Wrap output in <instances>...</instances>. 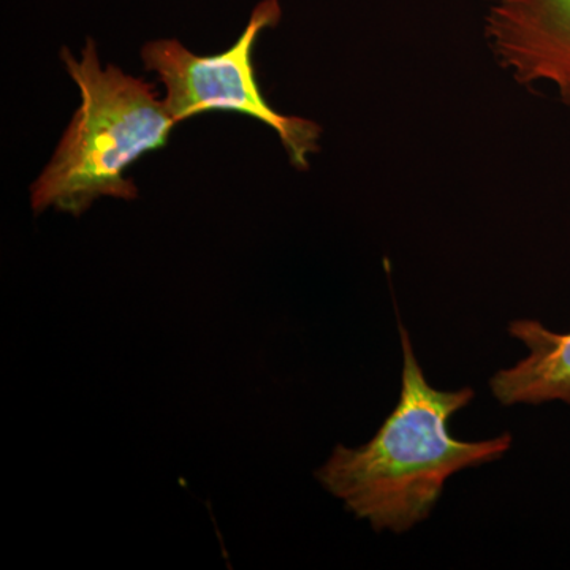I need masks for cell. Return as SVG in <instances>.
Listing matches in <instances>:
<instances>
[{
	"label": "cell",
	"mask_w": 570,
	"mask_h": 570,
	"mask_svg": "<svg viewBox=\"0 0 570 570\" xmlns=\"http://www.w3.org/2000/svg\"><path fill=\"white\" fill-rule=\"evenodd\" d=\"M403 387L376 436L358 449L337 445L316 478L356 519L376 531L404 532L426 520L445 480L461 469L497 461L512 445L509 433L464 442L449 433V420L474 400V390L441 392L428 384L400 322Z\"/></svg>",
	"instance_id": "6da1fadb"
},
{
	"label": "cell",
	"mask_w": 570,
	"mask_h": 570,
	"mask_svg": "<svg viewBox=\"0 0 570 570\" xmlns=\"http://www.w3.org/2000/svg\"><path fill=\"white\" fill-rule=\"evenodd\" d=\"M281 20L277 0L255 7L249 24L227 51L197 56L178 40H154L141 48L145 69L156 71L165 86L164 104L175 121L205 111L243 112L272 127L283 141L288 159L299 170L309 167L307 156L316 153L321 127L307 119L284 116L264 99L253 63L255 40Z\"/></svg>",
	"instance_id": "3957f363"
},
{
	"label": "cell",
	"mask_w": 570,
	"mask_h": 570,
	"mask_svg": "<svg viewBox=\"0 0 570 570\" xmlns=\"http://www.w3.org/2000/svg\"><path fill=\"white\" fill-rule=\"evenodd\" d=\"M509 332L527 344L530 356L491 377V392L499 403L570 404V333L558 335L535 321L512 322Z\"/></svg>",
	"instance_id": "5b68a950"
},
{
	"label": "cell",
	"mask_w": 570,
	"mask_h": 570,
	"mask_svg": "<svg viewBox=\"0 0 570 570\" xmlns=\"http://www.w3.org/2000/svg\"><path fill=\"white\" fill-rule=\"evenodd\" d=\"M487 36L521 85H547L570 107V0H494Z\"/></svg>",
	"instance_id": "277c9868"
},
{
	"label": "cell",
	"mask_w": 570,
	"mask_h": 570,
	"mask_svg": "<svg viewBox=\"0 0 570 570\" xmlns=\"http://www.w3.org/2000/svg\"><path fill=\"white\" fill-rule=\"evenodd\" d=\"M81 55L78 61L67 48L61 51L81 105L31 186L36 213L52 206L81 216L100 197L134 200L137 187L124 171L142 154L163 148L178 124L153 85L116 66L104 69L96 41L88 39Z\"/></svg>",
	"instance_id": "7a4b0ae2"
}]
</instances>
